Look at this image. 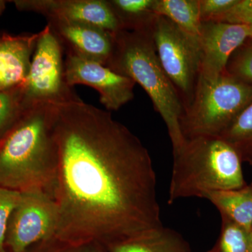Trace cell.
<instances>
[{
	"instance_id": "1",
	"label": "cell",
	"mask_w": 252,
	"mask_h": 252,
	"mask_svg": "<svg viewBox=\"0 0 252 252\" xmlns=\"http://www.w3.org/2000/svg\"><path fill=\"white\" fill-rule=\"evenodd\" d=\"M55 236L108 248L163 228L148 150L126 126L81 99L54 104Z\"/></svg>"
},
{
	"instance_id": "2",
	"label": "cell",
	"mask_w": 252,
	"mask_h": 252,
	"mask_svg": "<svg viewBox=\"0 0 252 252\" xmlns=\"http://www.w3.org/2000/svg\"><path fill=\"white\" fill-rule=\"evenodd\" d=\"M54 107L43 104L26 109L0 137V187L53 198L58 163Z\"/></svg>"
},
{
	"instance_id": "3",
	"label": "cell",
	"mask_w": 252,
	"mask_h": 252,
	"mask_svg": "<svg viewBox=\"0 0 252 252\" xmlns=\"http://www.w3.org/2000/svg\"><path fill=\"white\" fill-rule=\"evenodd\" d=\"M172 154L169 204L181 198L206 199L212 192L245 187L241 158L220 137L186 139Z\"/></svg>"
},
{
	"instance_id": "4",
	"label": "cell",
	"mask_w": 252,
	"mask_h": 252,
	"mask_svg": "<svg viewBox=\"0 0 252 252\" xmlns=\"http://www.w3.org/2000/svg\"><path fill=\"white\" fill-rule=\"evenodd\" d=\"M106 66L142 87L166 125L172 151L180 148L186 140L180 127L185 107L158 58L152 29L114 33V51Z\"/></svg>"
},
{
	"instance_id": "5",
	"label": "cell",
	"mask_w": 252,
	"mask_h": 252,
	"mask_svg": "<svg viewBox=\"0 0 252 252\" xmlns=\"http://www.w3.org/2000/svg\"><path fill=\"white\" fill-rule=\"evenodd\" d=\"M252 102V84L226 71L214 79L199 77L190 104L184 111L180 127L185 139L220 137Z\"/></svg>"
},
{
	"instance_id": "6",
	"label": "cell",
	"mask_w": 252,
	"mask_h": 252,
	"mask_svg": "<svg viewBox=\"0 0 252 252\" xmlns=\"http://www.w3.org/2000/svg\"><path fill=\"white\" fill-rule=\"evenodd\" d=\"M152 36L162 69L185 109L193 100L200 74L201 51L198 37L159 15L154 19Z\"/></svg>"
},
{
	"instance_id": "7",
	"label": "cell",
	"mask_w": 252,
	"mask_h": 252,
	"mask_svg": "<svg viewBox=\"0 0 252 252\" xmlns=\"http://www.w3.org/2000/svg\"><path fill=\"white\" fill-rule=\"evenodd\" d=\"M64 49L49 26L40 32L27 79L21 86L23 110L37 104L81 100L64 74Z\"/></svg>"
},
{
	"instance_id": "8",
	"label": "cell",
	"mask_w": 252,
	"mask_h": 252,
	"mask_svg": "<svg viewBox=\"0 0 252 252\" xmlns=\"http://www.w3.org/2000/svg\"><path fill=\"white\" fill-rule=\"evenodd\" d=\"M21 194L6 230L5 246L11 252H26L56 233L57 210L52 197L38 192Z\"/></svg>"
},
{
	"instance_id": "9",
	"label": "cell",
	"mask_w": 252,
	"mask_h": 252,
	"mask_svg": "<svg viewBox=\"0 0 252 252\" xmlns=\"http://www.w3.org/2000/svg\"><path fill=\"white\" fill-rule=\"evenodd\" d=\"M64 74L68 85H85L99 94V102L109 112L118 111L134 98L135 82L114 72L107 66L66 54Z\"/></svg>"
},
{
	"instance_id": "10",
	"label": "cell",
	"mask_w": 252,
	"mask_h": 252,
	"mask_svg": "<svg viewBox=\"0 0 252 252\" xmlns=\"http://www.w3.org/2000/svg\"><path fill=\"white\" fill-rule=\"evenodd\" d=\"M20 11H31L46 20L81 23L116 33L123 31L108 0H16Z\"/></svg>"
},
{
	"instance_id": "11",
	"label": "cell",
	"mask_w": 252,
	"mask_h": 252,
	"mask_svg": "<svg viewBox=\"0 0 252 252\" xmlns=\"http://www.w3.org/2000/svg\"><path fill=\"white\" fill-rule=\"evenodd\" d=\"M250 38V29L246 24L202 22L198 36L201 51L200 77L214 79L224 73L232 55Z\"/></svg>"
},
{
	"instance_id": "12",
	"label": "cell",
	"mask_w": 252,
	"mask_h": 252,
	"mask_svg": "<svg viewBox=\"0 0 252 252\" xmlns=\"http://www.w3.org/2000/svg\"><path fill=\"white\" fill-rule=\"evenodd\" d=\"M47 26L56 36L64 54L94 61L106 66L114 47V33L97 27L47 20Z\"/></svg>"
},
{
	"instance_id": "13",
	"label": "cell",
	"mask_w": 252,
	"mask_h": 252,
	"mask_svg": "<svg viewBox=\"0 0 252 252\" xmlns=\"http://www.w3.org/2000/svg\"><path fill=\"white\" fill-rule=\"evenodd\" d=\"M39 35L40 32L0 34V91L16 89L26 81Z\"/></svg>"
},
{
	"instance_id": "14",
	"label": "cell",
	"mask_w": 252,
	"mask_h": 252,
	"mask_svg": "<svg viewBox=\"0 0 252 252\" xmlns=\"http://www.w3.org/2000/svg\"><path fill=\"white\" fill-rule=\"evenodd\" d=\"M206 199L218 209L222 217L251 230L252 187L212 192Z\"/></svg>"
},
{
	"instance_id": "15",
	"label": "cell",
	"mask_w": 252,
	"mask_h": 252,
	"mask_svg": "<svg viewBox=\"0 0 252 252\" xmlns=\"http://www.w3.org/2000/svg\"><path fill=\"white\" fill-rule=\"evenodd\" d=\"M153 9L156 14L198 37L202 24L200 0H154Z\"/></svg>"
},
{
	"instance_id": "16",
	"label": "cell",
	"mask_w": 252,
	"mask_h": 252,
	"mask_svg": "<svg viewBox=\"0 0 252 252\" xmlns=\"http://www.w3.org/2000/svg\"><path fill=\"white\" fill-rule=\"evenodd\" d=\"M123 31H146L152 29L157 14L154 0H108Z\"/></svg>"
},
{
	"instance_id": "17",
	"label": "cell",
	"mask_w": 252,
	"mask_h": 252,
	"mask_svg": "<svg viewBox=\"0 0 252 252\" xmlns=\"http://www.w3.org/2000/svg\"><path fill=\"white\" fill-rule=\"evenodd\" d=\"M181 246L180 235L163 227L152 236L117 244L109 249L111 252H180Z\"/></svg>"
},
{
	"instance_id": "18",
	"label": "cell",
	"mask_w": 252,
	"mask_h": 252,
	"mask_svg": "<svg viewBox=\"0 0 252 252\" xmlns=\"http://www.w3.org/2000/svg\"><path fill=\"white\" fill-rule=\"evenodd\" d=\"M220 138L230 144L240 158L252 149V102L235 119Z\"/></svg>"
},
{
	"instance_id": "19",
	"label": "cell",
	"mask_w": 252,
	"mask_h": 252,
	"mask_svg": "<svg viewBox=\"0 0 252 252\" xmlns=\"http://www.w3.org/2000/svg\"><path fill=\"white\" fill-rule=\"evenodd\" d=\"M221 233L212 252H252V232L222 217Z\"/></svg>"
},
{
	"instance_id": "20",
	"label": "cell",
	"mask_w": 252,
	"mask_h": 252,
	"mask_svg": "<svg viewBox=\"0 0 252 252\" xmlns=\"http://www.w3.org/2000/svg\"><path fill=\"white\" fill-rule=\"evenodd\" d=\"M24 111L21 86L0 91V137L17 122Z\"/></svg>"
},
{
	"instance_id": "21",
	"label": "cell",
	"mask_w": 252,
	"mask_h": 252,
	"mask_svg": "<svg viewBox=\"0 0 252 252\" xmlns=\"http://www.w3.org/2000/svg\"><path fill=\"white\" fill-rule=\"evenodd\" d=\"M225 71L239 80L252 84V43L243 44L233 53Z\"/></svg>"
},
{
	"instance_id": "22",
	"label": "cell",
	"mask_w": 252,
	"mask_h": 252,
	"mask_svg": "<svg viewBox=\"0 0 252 252\" xmlns=\"http://www.w3.org/2000/svg\"><path fill=\"white\" fill-rule=\"evenodd\" d=\"M22 194L0 187V252L5 250V240L10 217L17 206Z\"/></svg>"
},
{
	"instance_id": "23",
	"label": "cell",
	"mask_w": 252,
	"mask_h": 252,
	"mask_svg": "<svg viewBox=\"0 0 252 252\" xmlns=\"http://www.w3.org/2000/svg\"><path fill=\"white\" fill-rule=\"evenodd\" d=\"M39 252H101L95 243L72 244L56 238L47 239L37 243Z\"/></svg>"
},
{
	"instance_id": "24",
	"label": "cell",
	"mask_w": 252,
	"mask_h": 252,
	"mask_svg": "<svg viewBox=\"0 0 252 252\" xmlns=\"http://www.w3.org/2000/svg\"><path fill=\"white\" fill-rule=\"evenodd\" d=\"M238 0H200V13L202 22H217Z\"/></svg>"
},
{
	"instance_id": "25",
	"label": "cell",
	"mask_w": 252,
	"mask_h": 252,
	"mask_svg": "<svg viewBox=\"0 0 252 252\" xmlns=\"http://www.w3.org/2000/svg\"><path fill=\"white\" fill-rule=\"evenodd\" d=\"M252 18V0H238L217 22L243 24L245 20Z\"/></svg>"
},
{
	"instance_id": "26",
	"label": "cell",
	"mask_w": 252,
	"mask_h": 252,
	"mask_svg": "<svg viewBox=\"0 0 252 252\" xmlns=\"http://www.w3.org/2000/svg\"><path fill=\"white\" fill-rule=\"evenodd\" d=\"M243 24L248 25L250 29V40L252 41V18H248L244 21Z\"/></svg>"
},
{
	"instance_id": "27",
	"label": "cell",
	"mask_w": 252,
	"mask_h": 252,
	"mask_svg": "<svg viewBox=\"0 0 252 252\" xmlns=\"http://www.w3.org/2000/svg\"><path fill=\"white\" fill-rule=\"evenodd\" d=\"M6 1H3V0H0V16L2 14L3 11H4L5 7H6Z\"/></svg>"
},
{
	"instance_id": "28",
	"label": "cell",
	"mask_w": 252,
	"mask_h": 252,
	"mask_svg": "<svg viewBox=\"0 0 252 252\" xmlns=\"http://www.w3.org/2000/svg\"><path fill=\"white\" fill-rule=\"evenodd\" d=\"M251 231L252 232V225H251Z\"/></svg>"
}]
</instances>
